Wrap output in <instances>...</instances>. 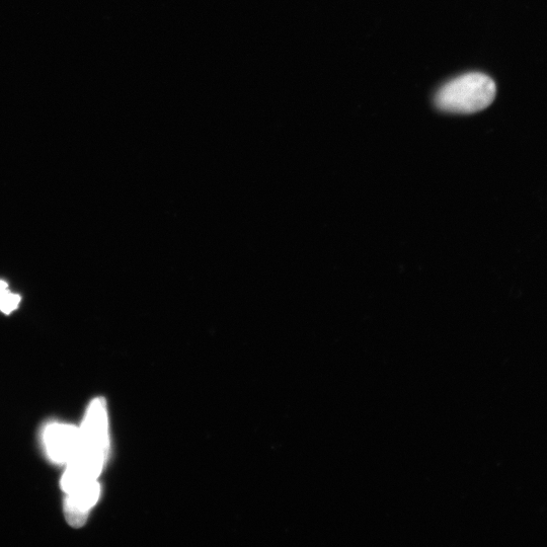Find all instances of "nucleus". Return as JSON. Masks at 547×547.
Listing matches in <instances>:
<instances>
[{"instance_id":"obj_1","label":"nucleus","mask_w":547,"mask_h":547,"mask_svg":"<svg viewBox=\"0 0 547 547\" xmlns=\"http://www.w3.org/2000/svg\"><path fill=\"white\" fill-rule=\"evenodd\" d=\"M109 452L107 406L104 399H96L90 406L81 427V444L74 458L67 464L61 481L64 493L69 494L98 481Z\"/></svg>"},{"instance_id":"obj_2","label":"nucleus","mask_w":547,"mask_h":547,"mask_svg":"<svg viewBox=\"0 0 547 547\" xmlns=\"http://www.w3.org/2000/svg\"><path fill=\"white\" fill-rule=\"evenodd\" d=\"M496 85L491 77L474 72L454 78L436 96L437 107L452 114H475L495 100Z\"/></svg>"},{"instance_id":"obj_3","label":"nucleus","mask_w":547,"mask_h":547,"mask_svg":"<svg viewBox=\"0 0 547 547\" xmlns=\"http://www.w3.org/2000/svg\"><path fill=\"white\" fill-rule=\"evenodd\" d=\"M44 444L49 458L58 464H68L81 444V428L53 423L44 432Z\"/></svg>"},{"instance_id":"obj_4","label":"nucleus","mask_w":547,"mask_h":547,"mask_svg":"<svg viewBox=\"0 0 547 547\" xmlns=\"http://www.w3.org/2000/svg\"><path fill=\"white\" fill-rule=\"evenodd\" d=\"M100 494L101 487L98 481L67 494L65 517L68 524L74 528L84 526Z\"/></svg>"},{"instance_id":"obj_5","label":"nucleus","mask_w":547,"mask_h":547,"mask_svg":"<svg viewBox=\"0 0 547 547\" xmlns=\"http://www.w3.org/2000/svg\"><path fill=\"white\" fill-rule=\"evenodd\" d=\"M21 301V297L17 294L11 293L8 289L0 292V310L5 314H11Z\"/></svg>"},{"instance_id":"obj_6","label":"nucleus","mask_w":547,"mask_h":547,"mask_svg":"<svg viewBox=\"0 0 547 547\" xmlns=\"http://www.w3.org/2000/svg\"><path fill=\"white\" fill-rule=\"evenodd\" d=\"M8 289V283L0 280V292H3Z\"/></svg>"}]
</instances>
